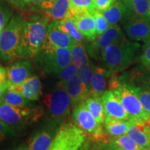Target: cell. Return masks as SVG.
<instances>
[{
	"mask_svg": "<svg viewBox=\"0 0 150 150\" xmlns=\"http://www.w3.org/2000/svg\"><path fill=\"white\" fill-rule=\"evenodd\" d=\"M50 19L45 14L37 13L24 19L18 56L20 59H35L46 37Z\"/></svg>",
	"mask_w": 150,
	"mask_h": 150,
	"instance_id": "obj_1",
	"label": "cell"
},
{
	"mask_svg": "<svg viewBox=\"0 0 150 150\" xmlns=\"http://www.w3.org/2000/svg\"><path fill=\"white\" fill-rule=\"evenodd\" d=\"M141 45L125 38L104 49L101 55L105 69L109 74L123 72L132 64L139 54Z\"/></svg>",
	"mask_w": 150,
	"mask_h": 150,
	"instance_id": "obj_2",
	"label": "cell"
},
{
	"mask_svg": "<svg viewBox=\"0 0 150 150\" xmlns=\"http://www.w3.org/2000/svg\"><path fill=\"white\" fill-rule=\"evenodd\" d=\"M72 62L69 49L57 47L44 40L40 52L35 58L36 69L43 74L58 76Z\"/></svg>",
	"mask_w": 150,
	"mask_h": 150,
	"instance_id": "obj_3",
	"label": "cell"
},
{
	"mask_svg": "<svg viewBox=\"0 0 150 150\" xmlns=\"http://www.w3.org/2000/svg\"><path fill=\"white\" fill-rule=\"evenodd\" d=\"M24 18L20 14H15L0 33V61L8 62L18 56L19 45Z\"/></svg>",
	"mask_w": 150,
	"mask_h": 150,
	"instance_id": "obj_4",
	"label": "cell"
},
{
	"mask_svg": "<svg viewBox=\"0 0 150 150\" xmlns=\"http://www.w3.org/2000/svg\"><path fill=\"white\" fill-rule=\"evenodd\" d=\"M41 115L42 110L38 108H20L0 100V120L15 131L22 129L27 124L36 120Z\"/></svg>",
	"mask_w": 150,
	"mask_h": 150,
	"instance_id": "obj_5",
	"label": "cell"
},
{
	"mask_svg": "<svg viewBox=\"0 0 150 150\" xmlns=\"http://www.w3.org/2000/svg\"><path fill=\"white\" fill-rule=\"evenodd\" d=\"M72 119L79 128L95 141H105L106 135L102 124L97 121L83 102L75 106L72 114Z\"/></svg>",
	"mask_w": 150,
	"mask_h": 150,
	"instance_id": "obj_6",
	"label": "cell"
},
{
	"mask_svg": "<svg viewBox=\"0 0 150 150\" xmlns=\"http://www.w3.org/2000/svg\"><path fill=\"white\" fill-rule=\"evenodd\" d=\"M86 138L85 133L76 125L63 124L49 150H79Z\"/></svg>",
	"mask_w": 150,
	"mask_h": 150,
	"instance_id": "obj_7",
	"label": "cell"
},
{
	"mask_svg": "<svg viewBox=\"0 0 150 150\" xmlns=\"http://www.w3.org/2000/svg\"><path fill=\"white\" fill-rule=\"evenodd\" d=\"M44 104L48 113V118L63 123L70 113L71 99L64 89L55 90L44 97Z\"/></svg>",
	"mask_w": 150,
	"mask_h": 150,
	"instance_id": "obj_8",
	"label": "cell"
},
{
	"mask_svg": "<svg viewBox=\"0 0 150 150\" xmlns=\"http://www.w3.org/2000/svg\"><path fill=\"white\" fill-rule=\"evenodd\" d=\"M112 92L120 101L129 114L130 119L142 122L149 120L150 115L144 108L138 97L125 83L120 80L119 85Z\"/></svg>",
	"mask_w": 150,
	"mask_h": 150,
	"instance_id": "obj_9",
	"label": "cell"
},
{
	"mask_svg": "<svg viewBox=\"0 0 150 150\" xmlns=\"http://www.w3.org/2000/svg\"><path fill=\"white\" fill-rule=\"evenodd\" d=\"M122 30L117 24L110 26L107 31L99 36H97L95 40L85 46L87 54L96 60H100L101 55L104 49L110 45L125 38Z\"/></svg>",
	"mask_w": 150,
	"mask_h": 150,
	"instance_id": "obj_10",
	"label": "cell"
},
{
	"mask_svg": "<svg viewBox=\"0 0 150 150\" xmlns=\"http://www.w3.org/2000/svg\"><path fill=\"white\" fill-rule=\"evenodd\" d=\"M62 125L48 118L45 123L31 136L29 141L31 150H49Z\"/></svg>",
	"mask_w": 150,
	"mask_h": 150,
	"instance_id": "obj_11",
	"label": "cell"
},
{
	"mask_svg": "<svg viewBox=\"0 0 150 150\" xmlns=\"http://www.w3.org/2000/svg\"><path fill=\"white\" fill-rule=\"evenodd\" d=\"M122 22L124 31L130 40L145 42L149 36L150 21L148 18H140L129 11L128 15Z\"/></svg>",
	"mask_w": 150,
	"mask_h": 150,
	"instance_id": "obj_12",
	"label": "cell"
},
{
	"mask_svg": "<svg viewBox=\"0 0 150 150\" xmlns=\"http://www.w3.org/2000/svg\"><path fill=\"white\" fill-rule=\"evenodd\" d=\"M70 0H46L31 6V11L45 14L50 20H61L70 10Z\"/></svg>",
	"mask_w": 150,
	"mask_h": 150,
	"instance_id": "obj_13",
	"label": "cell"
},
{
	"mask_svg": "<svg viewBox=\"0 0 150 150\" xmlns=\"http://www.w3.org/2000/svg\"><path fill=\"white\" fill-rule=\"evenodd\" d=\"M9 86H16L33 76L34 70L29 59H20L11 62L6 68Z\"/></svg>",
	"mask_w": 150,
	"mask_h": 150,
	"instance_id": "obj_14",
	"label": "cell"
},
{
	"mask_svg": "<svg viewBox=\"0 0 150 150\" xmlns=\"http://www.w3.org/2000/svg\"><path fill=\"white\" fill-rule=\"evenodd\" d=\"M74 20L79 32L89 42L97 38V27L94 11H78L73 13Z\"/></svg>",
	"mask_w": 150,
	"mask_h": 150,
	"instance_id": "obj_15",
	"label": "cell"
},
{
	"mask_svg": "<svg viewBox=\"0 0 150 150\" xmlns=\"http://www.w3.org/2000/svg\"><path fill=\"white\" fill-rule=\"evenodd\" d=\"M106 117L122 120L130 119L129 114L124 108L119 99L111 91H106L101 97Z\"/></svg>",
	"mask_w": 150,
	"mask_h": 150,
	"instance_id": "obj_16",
	"label": "cell"
},
{
	"mask_svg": "<svg viewBox=\"0 0 150 150\" xmlns=\"http://www.w3.org/2000/svg\"><path fill=\"white\" fill-rule=\"evenodd\" d=\"M61 88L64 89L68 93L73 108L80 103L85 102L89 96L88 88L78 74L71 77Z\"/></svg>",
	"mask_w": 150,
	"mask_h": 150,
	"instance_id": "obj_17",
	"label": "cell"
},
{
	"mask_svg": "<svg viewBox=\"0 0 150 150\" xmlns=\"http://www.w3.org/2000/svg\"><path fill=\"white\" fill-rule=\"evenodd\" d=\"M59 21L60 20H53L49 24L45 41L57 47L70 50L76 41L59 29Z\"/></svg>",
	"mask_w": 150,
	"mask_h": 150,
	"instance_id": "obj_18",
	"label": "cell"
},
{
	"mask_svg": "<svg viewBox=\"0 0 150 150\" xmlns=\"http://www.w3.org/2000/svg\"><path fill=\"white\" fill-rule=\"evenodd\" d=\"M8 88L18 92L30 101H36L42 95V83L40 78L33 75L21 83L16 86H9Z\"/></svg>",
	"mask_w": 150,
	"mask_h": 150,
	"instance_id": "obj_19",
	"label": "cell"
},
{
	"mask_svg": "<svg viewBox=\"0 0 150 150\" xmlns=\"http://www.w3.org/2000/svg\"><path fill=\"white\" fill-rule=\"evenodd\" d=\"M131 125L127 130V135L137 145L142 148L150 145V125L147 122L130 119Z\"/></svg>",
	"mask_w": 150,
	"mask_h": 150,
	"instance_id": "obj_20",
	"label": "cell"
},
{
	"mask_svg": "<svg viewBox=\"0 0 150 150\" xmlns=\"http://www.w3.org/2000/svg\"><path fill=\"white\" fill-rule=\"evenodd\" d=\"M110 74L105 68L95 67L89 86V96L101 97L106 91L107 79Z\"/></svg>",
	"mask_w": 150,
	"mask_h": 150,
	"instance_id": "obj_21",
	"label": "cell"
},
{
	"mask_svg": "<svg viewBox=\"0 0 150 150\" xmlns=\"http://www.w3.org/2000/svg\"><path fill=\"white\" fill-rule=\"evenodd\" d=\"M129 12L126 5L122 0H117L109 8L102 12L103 16L110 26L117 24L126 18Z\"/></svg>",
	"mask_w": 150,
	"mask_h": 150,
	"instance_id": "obj_22",
	"label": "cell"
},
{
	"mask_svg": "<svg viewBox=\"0 0 150 150\" xmlns=\"http://www.w3.org/2000/svg\"><path fill=\"white\" fill-rule=\"evenodd\" d=\"M130 125V119L129 120H122L106 117L104 127L105 131L108 135L112 137H116L127 134Z\"/></svg>",
	"mask_w": 150,
	"mask_h": 150,
	"instance_id": "obj_23",
	"label": "cell"
},
{
	"mask_svg": "<svg viewBox=\"0 0 150 150\" xmlns=\"http://www.w3.org/2000/svg\"><path fill=\"white\" fill-rule=\"evenodd\" d=\"M59 29L72 38L76 42H82L85 38L79 31L74 20V16L68 11L66 16L59 21Z\"/></svg>",
	"mask_w": 150,
	"mask_h": 150,
	"instance_id": "obj_24",
	"label": "cell"
},
{
	"mask_svg": "<svg viewBox=\"0 0 150 150\" xmlns=\"http://www.w3.org/2000/svg\"><path fill=\"white\" fill-rule=\"evenodd\" d=\"M1 100L4 101L6 104L14 106V107L20 108H33V104L32 102H31V101L26 99L18 92L9 88L7 89L5 93L4 94Z\"/></svg>",
	"mask_w": 150,
	"mask_h": 150,
	"instance_id": "obj_25",
	"label": "cell"
},
{
	"mask_svg": "<svg viewBox=\"0 0 150 150\" xmlns=\"http://www.w3.org/2000/svg\"><path fill=\"white\" fill-rule=\"evenodd\" d=\"M85 103L90 112L97 120V121L101 124H104L106 119V114L104 112L102 98L99 97L88 96L86 99Z\"/></svg>",
	"mask_w": 150,
	"mask_h": 150,
	"instance_id": "obj_26",
	"label": "cell"
},
{
	"mask_svg": "<svg viewBox=\"0 0 150 150\" xmlns=\"http://www.w3.org/2000/svg\"><path fill=\"white\" fill-rule=\"evenodd\" d=\"M70 50L72 63L77 65L79 68L89 63L90 61L86 47L81 42H76Z\"/></svg>",
	"mask_w": 150,
	"mask_h": 150,
	"instance_id": "obj_27",
	"label": "cell"
},
{
	"mask_svg": "<svg viewBox=\"0 0 150 150\" xmlns=\"http://www.w3.org/2000/svg\"><path fill=\"white\" fill-rule=\"evenodd\" d=\"M108 145L123 150H143L144 148L137 145L127 135L112 137L108 139Z\"/></svg>",
	"mask_w": 150,
	"mask_h": 150,
	"instance_id": "obj_28",
	"label": "cell"
},
{
	"mask_svg": "<svg viewBox=\"0 0 150 150\" xmlns=\"http://www.w3.org/2000/svg\"><path fill=\"white\" fill-rule=\"evenodd\" d=\"M126 6L133 14L142 18H148L149 0H130Z\"/></svg>",
	"mask_w": 150,
	"mask_h": 150,
	"instance_id": "obj_29",
	"label": "cell"
},
{
	"mask_svg": "<svg viewBox=\"0 0 150 150\" xmlns=\"http://www.w3.org/2000/svg\"><path fill=\"white\" fill-rule=\"evenodd\" d=\"M12 6L6 0H0V27L4 29L13 17Z\"/></svg>",
	"mask_w": 150,
	"mask_h": 150,
	"instance_id": "obj_30",
	"label": "cell"
},
{
	"mask_svg": "<svg viewBox=\"0 0 150 150\" xmlns=\"http://www.w3.org/2000/svg\"><path fill=\"white\" fill-rule=\"evenodd\" d=\"M79 67L74 63H70L59 73L58 77L59 79V87L61 88L71 77L75 74H78Z\"/></svg>",
	"mask_w": 150,
	"mask_h": 150,
	"instance_id": "obj_31",
	"label": "cell"
},
{
	"mask_svg": "<svg viewBox=\"0 0 150 150\" xmlns=\"http://www.w3.org/2000/svg\"><path fill=\"white\" fill-rule=\"evenodd\" d=\"M88 10L94 11V0H70V6L69 11L71 13L78 11Z\"/></svg>",
	"mask_w": 150,
	"mask_h": 150,
	"instance_id": "obj_32",
	"label": "cell"
},
{
	"mask_svg": "<svg viewBox=\"0 0 150 150\" xmlns=\"http://www.w3.org/2000/svg\"><path fill=\"white\" fill-rule=\"evenodd\" d=\"M95 68V65L90 61L88 64L79 68V70L78 72V75L79 76L81 79L83 81V83L87 86L88 88H89L90 83H91Z\"/></svg>",
	"mask_w": 150,
	"mask_h": 150,
	"instance_id": "obj_33",
	"label": "cell"
},
{
	"mask_svg": "<svg viewBox=\"0 0 150 150\" xmlns=\"http://www.w3.org/2000/svg\"><path fill=\"white\" fill-rule=\"evenodd\" d=\"M94 16H95V20H96L97 35V36H99L103 34L105 31H107L110 25L108 24L107 20L105 19L102 12L94 11Z\"/></svg>",
	"mask_w": 150,
	"mask_h": 150,
	"instance_id": "obj_34",
	"label": "cell"
},
{
	"mask_svg": "<svg viewBox=\"0 0 150 150\" xmlns=\"http://www.w3.org/2000/svg\"><path fill=\"white\" fill-rule=\"evenodd\" d=\"M16 134V131L9 127L8 125L0 120V142L6 139L8 137L13 136Z\"/></svg>",
	"mask_w": 150,
	"mask_h": 150,
	"instance_id": "obj_35",
	"label": "cell"
},
{
	"mask_svg": "<svg viewBox=\"0 0 150 150\" xmlns=\"http://www.w3.org/2000/svg\"><path fill=\"white\" fill-rule=\"evenodd\" d=\"M140 61L143 67L150 70V45H144L142 53L140 56Z\"/></svg>",
	"mask_w": 150,
	"mask_h": 150,
	"instance_id": "obj_36",
	"label": "cell"
},
{
	"mask_svg": "<svg viewBox=\"0 0 150 150\" xmlns=\"http://www.w3.org/2000/svg\"><path fill=\"white\" fill-rule=\"evenodd\" d=\"M117 0H94V8L95 11L103 12L109 8Z\"/></svg>",
	"mask_w": 150,
	"mask_h": 150,
	"instance_id": "obj_37",
	"label": "cell"
},
{
	"mask_svg": "<svg viewBox=\"0 0 150 150\" xmlns=\"http://www.w3.org/2000/svg\"><path fill=\"white\" fill-rule=\"evenodd\" d=\"M13 7L20 11H25L28 5L25 2V0H6Z\"/></svg>",
	"mask_w": 150,
	"mask_h": 150,
	"instance_id": "obj_38",
	"label": "cell"
},
{
	"mask_svg": "<svg viewBox=\"0 0 150 150\" xmlns=\"http://www.w3.org/2000/svg\"><path fill=\"white\" fill-rule=\"evenodd\" d=\"M8 88V81L6 80L5 81L0 83V100L2 98L4 94L6 91V90Z\"/></svg>",
	"mask_w": 150,
	"mask_h": 150,
	"instance_id": "obj_39",
	"label": "cell"
},
{
	"mask_svg": "<svg viewBox=\"0 0 150 150\" xmlns=\"http://www.w3.org/2000/svg\"><path fill=\"white\" fill-rule=\"evenodd\" d=\"M7 80V72L6 69L3 67V65L0 63V83L5 81Z\"/></svg>",
	"mask_w": 150,
	"mask_h": 150,
	"instance_id": "obj_40",
	"label": "cell"
},
{
	"mask_svg": "<svg viewBox=\"0 0 150 150\" xmlns=\"http://www.w3.org/2000/svg\"><path fill=\"white\" fill-rule=\"evenodd\" d=\"M95 150H111V148H110L109 145L104 143L102 144V145L96 146V148H95Z\"/></svg>",
	"mask_w": 150,
	"mask_h": 150,
	"instance_id": "obj_41",
	"label": "cell"
},
{
	"mask_svg": "<svg viewBox=\"0 0 150 150\" xmlns=\"http://www.w3.org/2000/svg\"><path fill=\"white\" fill-rule=\"evenodd\" d=\"M44 1H46V0H25V2L27 3L28 6H30L35 5L37 4L41 3Z\"/></svg>",
	"mask_w": 150,
	"mask_h": 150,
	"instance_id": "obj_42",
	"label": "cell"
},
{
	"mask_svg": "<svg viewBox=\"0 0 150 150\" xmlns=\"http://www.w3.org/2000/svg\"><path fill=\"white\" fill-rule=\"evenodd\" d=\"M14 150H31V149H30L29 146H27L26 145L22 144V145H19L18 147H16Z\"/></svg>",
	"mask_w": 150,
	"mask_h": 150,
	"instance_id": "obj_43",
	"label": "cell"
},
{
	"mask_svg": "<svg viewBox=\"0 0 150 150\" xmlns=\"http://www.w3.org/2000/svg\"><path fill=\"white\" fill-rule=\"evenodd\" d=\"M144 42H145V45H150V35H149V36L148 37L147 39H146V40Z\"/></svg>",
	"mask_w": 150,
	"mask_h": 150,
	"instance_id": "obj_44",
	"label": "cell"
},
{
	"mask_svg": "<svg viewBox=\"0 0 150 150\" xmlns=\"http://www.w3.org/2000/svg\"><path fill=\"white\" fill-rule=\"evenodd\" d=\"M110 148H111V150H123V149H120V148H117V147H112V146H110Z\"/></svg>",
	"mask_w": 150,
	"mask_h": 150,
	"instance_id": "obj_45",
	"label": "cell"
},
{
	"mask_svg": "<svg viewBox=\"0 0 150 150\" xmlns=\"http://www.w3.org/2000/svg\"><path fill=\"white\" fill-rule=\"evenodd\" d=\"M148 18L150 21V0H149V16H148Z\"/></svg>",
	"mask_w": 150,
	"mask_h": 150,
	"instance_id": "obj_46",
	"label": "cell"
},
{
	"mask_svg": "<svg viewBox=\"0 0 150 150\" xmlns=\"http://www.w3.org/2000/svg\"><path fill=\"white\" fill-rule=\"evenodd\" d=\"M122 1H123V2H124V4H125V5H126V4H128V2H129V1H130V0H122Z\"/></svg>",
	"mask_w": 150,
	"mask_h": 150,
	"instance_id": "obj_47",
	"label": "cell"
},
{
	"mask_svg": "<svg viewBox=\"0 0 150 150\" xmlns=\"http://www.w3.org/2000/svg\"><path fill=\"white\" fill-rule=\"evenodd\" d=\"M143 150H150V145H149V146H148L147 147L144 148V149H143Z\"/></svg>",
	"mask_w": 150,
	"mask_h": 150,
	"instance_id": "obj_48",
	"label": "cell"
},
{
	"mask_svg": "<svg viewBox=\"0 0 150 150\" xmlns=\"http://www.w3.org/2000/svg\"><path fill=\"white\" fill-rule=\"evenodd\" d=\"M148 123H149V125H150V117H149V120H148Z\"/></svg>",
	"mask_w": 150,
	"mask_h": 150,
	"instance_id": "obj_49",
	"label": "cell"
},
{
	"mask_svg": "<svg viewBox=\"0 0 150 150\" xmlns=\"http://www.w3.org/2000/svg\"><path fill=\"white\" fill-rule=\"evenodd\" d=\"M1 31H2V29H1V28L0 27V33H1Z\"/></svg>",
	"mask_w": 150,
	"mask_h": 150,
	"instance_id": "obj_50",
	"label": "cell"
}]
</instances>
